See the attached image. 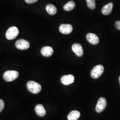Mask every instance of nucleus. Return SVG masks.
<instances>
[{
	"label": "nucleus",
	"mask_w": 120,
	"mask_h": 120,
	"mask_svg": "<svg viewBox=\"0 0 120 120\" xmlns=\"http://www.w3.org/2000/svg\"><path fill=\"white\" fill-rule=\"evenodd\" d=\"M81 115L80 112L78 111L73 110L67 116L68 120H77Z\"/></svg>",
	"instance_id": "14"
},
{
	"label": "nucleus",
	"mask_w": 120,
	"mask_h": 120,
	"mask_svg": "<svg viewBox=\"0 0 120 120\" xmlns=\"http://www.w3.org/2000/svg\"><path fill=\"white\" fill-rule=\"evenodd\" d=\"M113 8V3H109L105 5L102 9V13L104 15H108L111 13Z\"/></svg>",
	"instance_id": "13"
},
{
	"label": "nucleus",
	"mask_w": 120,
	"mask_h": 120,
	"mask_svg": "<svg viewBox=\"0 0 120 120\" xmlns=\"http://www.w3.org/2000/svg\"><path fill=\"white\" fill-rule=\"evenodd\" d=\"M86 39L88 42L92 45H97L99 42V38L98 36L94 34L89 33L87 34Z\"/></svg>",
	"instance_id": "8"
},
{
	"label": "nucleus",
	"mask_w": 120,
	"mask_h": 120,
	"mask_svg": "<svg viewBox=\"0 0 120 120\" xmlns=\"http://www.w3.org/2000/svg\"><path fill=\"white\" fill-rule=\"evenodd\" d=\"M75 3L73 1H70L67 4H64L63 9L66 11H70L73 10L75 7Z\"/></svg>",
	"instance_id": "16"
},
{
	"label": "nucleus",
	"mask_w": 120,
	"mask_h": 120,
	"mask_svg": "<svg viewBox=\"0 0 120 120\" xmlns=\"http://www.w3.org/2000/svg\"><path fill=\"white\" fill-rule=\"evenodd\" d=\"M88 7L91 9L96 8V3L95 0H86Z\"/></svg>",
	"instance_id": "17"
},
{
	"label": "nucleus",
	"mask_w": 120,
	"mask_h": 120,
	"mask_svg": "<svg viewBox=\"0 0 120 120\" xmlns=\"http://www.w3.org/2000/svg\"><path fill=\"white\" fill-rule=\"evenodd\" d=\"M41 52L42 56L45 57H49L52 55L53 50L51 47L45 46L41 49Z\"/></svg>",
	"instance_id": "11"
},
{
	"label": "nucleus",
	"mask_w": 120,
	"mask_h": 120,
	"mask_svg": "<svg viewBox=\"0 0 120 120\" xmlns=\"http://www.w3.org/2000/svg\"><path fill=\"white\" fill-rule=\"evenodd\" d=\"M27 88L31 93L37 94L41 90V86L37 82L34 81H29L27 83Z\"/></svg>",
	"instance_id": "1"
},
{
	"label": "nucleus",
	"mask_w": 120,
	"mask_h": 120,
	"mask_svg": "<svg viewBox=\"0 0 120 120\" xmlns=\"http://www.w3.org/2000/svg\"><path fill=\"white\" fill-rule=\"evenodd\" d=\"M104 71V67L103 65L99 64L95 66L91 72V76L94 79H97L101 75Z\"/></svg>",
	"instance_id": "3"
},
{
	"label": "nucleus",
	"mask_w": 120,
	"mask_h": 120,
	"mask_svg": "<svg viewBox=\"0 0 120 120\" xmlns=\"http://www.w3.org/2000/svg\"><path fill=\"white\" fill-rule=\"evenodd\" d=\"M4 101L0 99V112L2 111L4 108Z\"/></svg>",
	"instance_id": "18"
},
{
	"label": "nucleus",
	"mask_w": 120,
	"mask_h": 120,
	"mask_svg": "<svg viewBox=\"0 0 120 120\" xmlns=\"http://www.w3.org/2000/svg\"><path fill=\"white\" fill-rule=\"evenodd\" d=\"M36 113L38 116H43L46 114V111L43 105L41 104H38L37 105L35 108Z\"/></svg>",
	"instance_id": "12"
},
{
	"label": "nucleus",
	"mask_w": 120,
	"mask_h": 120,
	"mask_svg": "<svg viewBox=\"0 0 120 120\" xmlns=\"http://www.w3.org/2000/svg\"><path fill=\"white\" fill-rule=\"evenodd\" d=\"M107 105V101L106 99L104 98H101L99 99L98 104L96 105L95 110L98 113L103 111Z\"/></svg>",
	"instance_id": "5"
},
{
	"label": "nucleus",
	"mask_w": 120,
	"mask_h": 120,
	"mask_svg": "<svg viewBox=\"0 0 120 120\" xmlns=\"http://www.w3.org/2000/svg\"><path fill=\"white\" fill-rule=\"evenodd\" d=\"M15 46L18 49L23 50L28 49L30 46V44L25 40L21 39L17 41L15 43Z\"/></svg>",
	"instance_id": "6"
},
{
	"label": "nucleus",
	"mask_w": 120,
	"mask_h": 120,
	"mask_svg": "<svg viewBox=\"0 0 120 120\" xmlns=\"http://www.w3.org/2000/svg\"><path fill=\"white\" fill-rule=\"evenodd\" d=\"M61 82L64 85H69L73 83L74 81V77L73 75H64L61 78Z\"/></svg>",
	"instance_id": "10"
},
{
	"label": "nucleus",
	"mask_w": 120,
	"mask_h": 120,
	"mask_svg": "<svg viewBox=\"0 0 120 120\" xmlns=\"http://www.w3.org/2000/svg\"><path fill=\"white\" fill-rule=\"evenodd\" d=\"M115 26L116 27V29L118 30H120V21H117L115 22Z\"/></svg>",
	"instance_id": "19"
},
{
	"label": "nucleus",
	"mask_w": 120,
	"mask_h": 120,
	"mask_svg": "<svg viewBox=\"0 0 120 120\" xmlns=\"http://www.w3.org/2000/svg\"><path fill=\"white\" fill-rule=\"evenodd\" d=\"M119 83H120V77H119Z\"/></svg>",
	"instance_id": "21"
},
{
	"label": "nucleus",
	"mask_w": 120,
	"mask_h": 120,
	"mask_svg": "<svg viewBox=\"0 0 120 120\" xmlns=\"http://www.w3.org/2000/svg\"><path fill=\"white\" fill-rule=\"evenodd\" d=\"M46 10L48 13L51 15H54L57 12V9L56 7L52 4H49L46 6Z\"/></svg>",
	"instance_id": "15"
},
{
	"label": "nucleus",
	"mask_w": 120,
	"mask_h": 120,
	"mask_svg": "<svg viewBox=\"0 0 120 120\" xmlns=\"http://www.w3.org/2000/svg\"><path fill=\"white\" fill-rule=\"evenodd\" d=\"M73 27L70 24H62L60 26V33L63 34H69L73 31Z\"/></svg>",
	"instance_id": "7"
},
{
	"label": "nucleus",
	"mask_w": 120,
	"mask_h": 120,
	"mask_svg": "<svg viewBox=\"0 0 120 120\" xmlns=\"http://www.w3.org/2000/svg\"><path fill=\"white\" fill-rule=\"evenodd\" d=\"M19 73L17 71L8 70L6 71L3 75V78L6 82H12L17 79Z\"/></svg>",
	"instance_id": "2"
},
{
	"label": "nucleus",
	"mask_w": 120,
	"mask_h": 120,
	"mask_svg": "<svg viewBox=\"0 0 120 120\" xmlns=\"http://www.w3.org/2000/svg\"><path fill=\"white\" fill-rule=\"evenodd\" d=\"M19 34V30L17 27L12 26L9 28L6 33V38L8 40H12L16 38Z\"/></svg>",
	"instance_id": "4"
},
{
	"label": "nucleus",
	"mask_w": 120,
	"mask_h": 120,
	"mask_svg": "<svg viewBox=\"0 0 120 120\" xmlns=\"http://www.w3.org/2000/svg\"><path fill=\"white\" fill-rule=\"evenodd\" d=\"M73 52L75 53L77 56L81 57L83 55V49L82 45L79 44H73L72 47Z\"/></svg>",
	"instance_id": "9"
},
{
	"label": "nucleus",
	"mask_w": 120,
	"mask_h": 120,
	"mask_svg": "<svg viewBox=\"0 0 120 120\" xmlns=\"http://www.w3.org/2000/svg\"><path fill=\"white\" fill-rule=\"evenodd\" d=\"M38 0H25L26 2L28 4H33L36 2Z\"/></svg>",
	"instance_id": "20"
}]
</instances>
